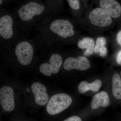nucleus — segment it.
<instances>
[{
	"mask_svg": "<svg viewBox=\"0 0 121 121\" xmlns=\"http://www.w3.org/2000/svg\"><path fill=\"white\" fill-rule=\"evenodd\" d=\"M62 63V59L60 55L53 54L48 62L43 64L40 65V71L44 75L51 76L52 73L55 74L59 72Z\"/></svg>",
	"mask_w": 121,
	"mask_h": 121,
	"instance_id": "6",
	"label": "nucleus"
},
{
	"mask_svg": "<svg viewBox=\"0 0 121 121\" xmlns=\"http://www.w3.org/2000/svg\"><path fill=\"white\" fill-rule=\"evenodd\" d=\"M117 43L121 46V30L117 34Z\"/></svg>",
	"mask_w": 121,
	"mask_h": 121,
	"instance_id": "20",
	"label": "nucleus"
},
{
	"mask_svg": "<svg viewBox=\"0 0 121 121\" xmlns=\"http://www.w3.org/2000/svg\"><path fill=\"white\" fill-rule=\"evenodd\" d=\"M43 5L37 2H31L23 5L18 11L19 16L22 20L28 21L34 16L42 14L44 10Z\"/></svg>",
	"mask_w": 121,
	"mask_h": 121,
	"instance_id": "2",
	"label": "nucleus"
},
{
	"mask_svg": "<svg viewBox=\"0 0 121 121\" xmlns=\"http://www.w3.org/2000/svg\"><path fill=\"white\" fill-rule=\"evenodd\" d=\"M50 29L52 31L63 38L73 35V27L69 21L65 19L55 20L51 22Z\"/></svg>",
	"mask_w": 121,
	"mask_h": 121,
	"instance_id": "3",
	"label": "nucleus"
},
{
	"mask_svg": "<svg viewBox=\"0 0 121 121\" xmlns=\"http://www.w3.org/2000/svg\"><path fill=\"white\" fill-rule=\"evenodd\" d=\"M13 19L11 16L5 15L0 19V35L2 38L8 39L13 35Z\"/></svg>",
	"mask_w": 121,
	"mask_h": 121,
	"instance_id": "11",
	"label": "nucleus"
},
{
	"mask_svg": "<svg viewBox=\"0 0 121 121\" xmlns=\"http://www.w3.org/2000/svg\"><path fill=\"white\" fill-rule=\"evenodd\" d=\"M26 91L27 92H28V93H29V92H30V89H28V88H27V89H26Z\"/></svg>",
	"mask_w": 121,
	"mask_h": 121,
	"instance_id": "21",
	"label": "nucleus"
},
{
	"mask_svg": "<svg viewBox=\"0 0 121 121\" xmlns=\"http://www.w3.org/2000/svg\"><path fill=\"white\" fill-rule=\"evenodd\" d=\"M89 17L92 24L99 27L109 26L112 22L111 17L101 8L93 9L89 14Z\"/></svg>",
	"mask_w": 121,
	"mask_h": 121,
	"instance_id": "5",
	"label": "nucleus"
},
{
	"mask_svg": "<svg viewBox=\"0 0 121 121\" xmlns=\"http://www.w3.org/2000/svg\"><path fill=\"white\" fill-rule=\"evenodd\" d=\"M117 61L118 64L119 65H121V51L118 52L117 55Z\"/></svg>",
	"mask_w": 121,
	"mask_h": 121,
	"instance_id": "19",
	"label": "nucleus"
},
{
	"mask_svg": "<svg viewBox=\"0 0 121 121\" xmlns=\"http://www.w3.org/2000/svg\"><path fill=\"white\" fill-rule=\"evenodd\" d=\"M102 84L101 80L97 79L93 82L89 83L87 82L82 81L81 82L78 86V90L81 93H84L88 91L94 92H97L100 89Z\"/></svg>",
	"mask_w": 121,
	"mask_h": 121,
	"instance_id": "13",
	"label": "nucleus"
},
{
	"mask_svg": "<svg viewBox=\"0 0 121 121\" xmlns=\"http://www.w3.org/2000/svg\"><path fill=\"white\" fill-rule=\"evenodd\" d=\"M15 54L21 64L28 65L31 63L33 57V48L27 41H22L16 47Z\"/></svg>",
	"mask_w": 121,
	"mask_h": 121,
	"instance_id": "4",
	"label": "nucleus"
},
{
	"mask_svg": "<svg viewBox=\"0 0 121 121\" xmlns=\"http://www.w3.org/2000/svg\"><path fill=\"white\" fill-rule=\"evenodd\" d=\"M109 104V98L108 94L105 91H102L98 93L93 97L91 108L97 109L100 107H107Z\"/></svg>",
	"mask_w": 121,
	"mask_h": 121,
	"instance_id": "12",
	"label": "nucleus"
},
{
	"mask_svg": "<svg viewBox=\"0 0 121 121\" xmlns=\"http://www.w3.org/2000/svg\"><path fill=\"white\" fill-rule=\"evenodd\" d=\"M78 46L81 49H86L84 53L85 56L90 55L93 54L94 50V42L93 39L91 38H84L82 40H80L78 42Z\"/></svg>",
	"mask_w": 121,
	"mask_h": 121,
	"instance_id": "14",
	"label": "nucleus"
},
{
	"mask_svg": "<svg viewBox=\"0 0 121 121\" xmlns=\"http://www.w3.org/2000/svg\"><path fill=\"white\" fill-rule=\"evenodd\" d=\"M3 3V0H0V4L1 5Z\"/></svg>",
	"mask_w": 121,
	"mask_h": 121,
	"instance_id": "22",
	"label": "nucleus"
},
{
	"mask_svg": "<svg viewBox=\"0 0 121 121\" xmlns=\"http://www.w3.org/2000/svg\"><path fill=\"white\" fill-rule=\"evenodd\" d=\"M31 89L36 104L40 106H44L47 104L49 96L46 92L47 88L44 86L40 83H34L32 85Z\"/></svg>",
	"mask_w": 121,
	"mask_h": 121,
	"instance_id": "9",
	"label": "nucleus"
},
{
	"mask_svg": "<svg viewBox=\"0 0 121 121\" xmlns=\"http://www.w3.org/2000/svg\"><path fill=\"white\" fill-rule=\"evenodd\" d=\"M0 104L5 111L11 112L15 108L13 90L9 86H4L0 90Z\"/></svg>",
	"mask_w": 121,
	"mask_h": 121,
	"instance_id": "7",
	"label": "nucleus"
},
{
	"mask_svg": "<svg viewBox=\"0 0 121 121\" xmlns=\"http://www.w3.org/2000/svg\"><path fill=\"white\" fill-rule=\"evenodd\" d=\"M70 7L73 9L78 10L79 9V3L78 0H67Z\"/></svg>",
	"mask_w": 121,
	"mask_h": 121,
	"instance_id": "17",
	"label": "nucleus"
},
{
	"mask_svg": "<svg viewBox=\"0 0 121 121\" xmlns=\"http://www.w3.org/2000/svg\"><path fill=\"white\" fill-rule=\"evenodd\" d=\"M106 40L103 37H99L97 39L96 45L94 48V51L96 54L99 53V55L103 57L106 56L107 53L106 48L105 47Z\"/></svg>",
	"mask_w": 121,
	"mask_h": 121,
	"instance_id": "16",
	"label": "nucleus"
},
{
	"mask_svg": "<svg viewBox=\"0 0 121 121\" xmlns=\"http://www.w3.org/2000/svg\"></svg>",
	"mask_w": 121,
	"mask_h": 121,
	"instance_id": "23",
	"label": "nucleus"
},
{
	"mask_svg": "<svg viewBox=\"0 0 121 121\" xmlns=\"http://www.w3.org/2000/svg\"><path fill=\"white\" fill-rule=\"evenodd\" d=\"M82 119L79 117L74 116L65 119L64 121H81Z\"/></svg>",
	"mask_w": 121,
	"mask_h": 121,
	"instance_id": "18",
	"label": "nucleus"
},
{
	"mask_svg": "<svg viewBox=\"0 0 121 121\" xmlns=\"http://www.w3.org/2000/svg\"><path fill=\"white\" fill-rule=\"evenodd\" d=\"M72 102L70 96L61 93L52 96L48 102L46 107L47 112L51 115L58 114L67 109Z\"/></svg>",
	"mask_w": 121,
	"mask_h": 121,
	"instance_id": "1",
	"label": "nucleus"
},
{
	"mask_svg": "<svg viewBox=\"0 0 121 121\" xmlns=\"http://www.w3.org/2000/svg\"><path fill=\"white\" fill-rule=\"evenodd\" d=\"M99 5L111 17L117 18L121 16V5L115 0H100Z\"/></svg>",
	"mask_w": 121,
	"mask_h": 121,
	"instance_id": "10",
	"label": "nucleus"
},
{
	"mask_svg": "<svg viewBox=\"0 0 121 121\" xmlns=\"http://www.w3.org/2000/svg\"><path fill=\"white\" fill-rule=\"evenodd\" d=\"M90 67V61L84 56H79L77 58L69 57L66 60L64 64V68L67 71L73 69L84 71Z\"/></svg>",
	"mask_w": 121,
	"mask_h": 121,
	"instance_id": "8",
	"label": "nucleus"
},
{
	"mask_svg": "<svg viewBox=\"0 0 121 121\" xmlns=\"http://www.w3.org/2000/svg\"><path fill=\"white\" fill-rule=\"evenodd\" d=\"M112 91L113 95L115 98L121 99V79L118 74H114L113 76Z\"/></svg>",
	"mask_w": 121,
	"mask_h": 121,
	"instance_id": "15",
	"label": "nucleus"
}]
</instances>
